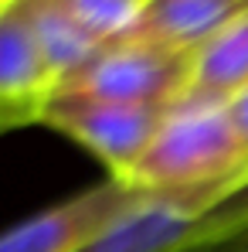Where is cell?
Returning <instances> with one entry per match:
<instances>
[{
	"instance_id": "1",
	"label": "cell",
	"mask_w": 248,
	"mask_h": 252,
	"mask_svg": "<svg viewBox=\"0 0 248 252\" xmlns=\"http://www.w3.org/2000/svg\"><path fill=\"white\" fill-rule=\"evenodd\" d=\"M248 232V188L143 191L79 252H211Z\"/></svg>"
},
{
	"instance_id": "9",
	"label": "cell",
	"mask_w": 248,
	"mask_h": 252,
	"mask_svg": "<svg viewBox=\"0 0 248 252\" xmlns=\"http://www.w3.org/2000/svg\"><path fill=\"white\" fill-rule=\"evenodd\" d=\"M21 3H24L28 17H31L34 38L41 44V55L58 85L65 79H72L75 72H82L85 65L106 48L61 7V0H21Z\"/></svg>"
},
{
	"instance_id": "8",
	"label": "cell",
	"mask_w": 248,
	"mask_h": 252,
	"mask_svg": "<svg viewBox=\"0 0 248 252\" xmlns=\"http://www.w3.org/2000/svg\"><path fill=\"white\" fill-rule=\"evenodd\" d=\"M242 89H248V10L194 51V72L184 102H228Z\"/></svg>"
},
{
	"instance_id": "13",
	"label": "cell",
	"mask_w": 248,
	"mask_h": 252,
	"mask_svg": "<svg viewBox=\"0 0 248 252\" xmlns=\"http://www.w3.org/2000/svg\"><path fill=\"white\" fill-rule=\"evenodd\" d=\"M7 3H10V0H0V10H3V7H7Z\"/></svg>"
},
{
	"instance_id": "11",
	"label": "cell",
	"mask_w": 248,
	"mask_h": 252,
	"mask_svg": "<svg viewBox=\"0 0 248 252\" xmlns=\"http://www.w3.org/2000/svg\"><path fill=\"white\" fill-rule=\"evenodd\" d=\"M224 109L231 116V126H235V133L242 140V150H245V157H248V89H242L235 99H228Z\"/></svg>"
},
{
	"instance_id": "14",
	"label": "cell",
	"mask_w": 248,
	"mask_h": 252,
	"mask_svg": "<svg viewBox=\"0 0 248 252\" xmlns=\"http://www.w3.org/2000/svg\"><path fill=\"white\" fill-rule=\"evenodd\" d=\"M245 252H248V249H245Z\"/></svg>"
},
{
	"instance_id": "5",
	"label": "cell",
	"mask_w": 248,
	"mask_h": 252,
	"mask_svg": "<svg viewBox=\"0 0 248 252\" xmlns=\"http://www.w3.org/2000/svg\"><path fill=\"white\" fill-rule=\"evenodd\" d=\"M146 188L119 177H106L79 194L28 215L0 232V252H79L102 228H109Z\"/></svg>"
},
{
	"instance_id": "3",
	"label": "cell",
	"mask_w": 248,
	"mask_h": 252,
	"mask_svg": "<svg viewBox=\"0 0 248 252\" xmlns=\"http://www.w3.org/2000/svg\"><path fill=\"white\" fill-rule=\"evenodd\" d=\"M194 55L160 44L119 41L102 48L82 72L55 89V95H75L92 102L173 109L191 89Z\"/></svg>"
},
{
	"instance_id": "7",
	"label": "cell",
	"mask_w": 248,
	"mask_h": 252,
	"mask_svg": "<svg viewBox=\"0 0 248 252\" xmlns=\"http://www.w3.org/2000/svg\"><path fill=\"white\" fill-rule=\"evenodd\" d=\"M242 10H248V0H143L139 17L123 41L160 44L194 55Z\"/></svg>"
},
{
	"instance_id": "10",
	"label": "cell",
	"mask_w": 248,
	"mask_h": 252,
	"mask_svg": "<svg viewBox=\"0 0 248 252\" xmlns=\"http://www.w3.org/2000/svg\"><path fill=\"white\" fill-rule=\"evenodd\" d=\"M61 7L82 24L92 38L106 44H119L139 17L143 0H61Z\"/></svg>"
},
{
	"instance_id": "4",
	"label": "cell",
	"mask_w": 248,
	"mask_h": 252,
	"mask_svg": "<svg viewBox=\"0 0 248 252\" xmlns=\"http://www.w3.org/2000/svg\"><path fill=\"white\" fill-rule=\"evenodd\" d=\"M170 109H143V106H116L92 102L75 95H51L41 113V126L75 140L95 160L109 167V177L126 181L143 160L157 129L164 126Z\"/></svg>"
},
{
	"instance_id": "12",
	"label": "cell",
	"mask_w": 248,
	"mask_h": 252,
	"mask_svg": "<svg viewBox=\"0 0 248 252\" xmlns=\"http://www.w3.org/2000/svg\"><path fill=\"white\" fill-rule=\"evenodd\" d=\"M34 123H38L34 113H28L21 106H3L0 102V136L10 133V129H21V126H34Z\"/></svg>"
},
{
	"instance_id": "6",
	"label": "cell",
	"mask_w": 248,
	"mask_h": 252,
	"mask_svg": "<svg viewBox=\"0 0 248 252\" xmlns=\"http://www.w3.org/2000/svg\"><path fill=\"white\" fill-rule=\"evenodd\" d=\"M55 89L58 82L41 55L31 17L21 0H10L0 10V102L21 106L41 123V113Z\"/></svg>"
},
{
	"instance_id": "2",
	"label": "cell",
	"mask_w": 248,
	"mask_h": 252,
	"mask_svg": "<svg viewBox=\"0 0 248 252\" xmlns=\"http://www.w3.org/2000/svg\"><path fill=\"white\" fill-rule=\"evenodd\" d=\"M126 181L146 191L248 188V157L224 102H177Z\"/></svg>"
}]
</instances>
